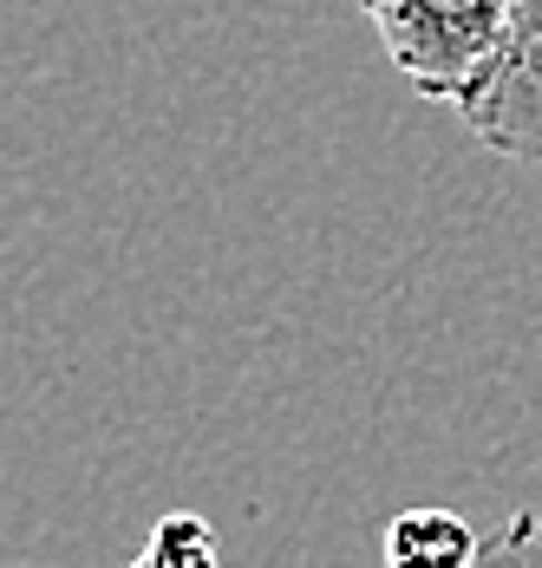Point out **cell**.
I'll return each mask as SVG.
<instances>
[{"mask_svg":"<svg viewBox=\"0 0 542 568\" xmlns=\"http://www.w3.org/2000/svg\"><path fill=\"white\" fill-rule=\"evenodd\" d=\"M510 7L516 0H360L392 72L419 99L451 105V112H464L496 72Z\"/></svg>","mask_w":542,"mask_h":568,"instance_id":"obj_1","label":"cell"},{"mask_svg":"<svg viewBox=\"0 0 542 568\" xmlns=\"http://www.w3.org/2000/svg\"><path fill=\"white\" fill-rule=\"evenodd\" d=\"M458 118L490 158L542 171V0L510 7V33H503L496 72Z\"/></svg>","mask_w":542,"mask_h":568,"instance_id":"obj_2","label":"cell"},{"mask_svg":"<svg viewBox=\"0 0 542 568\" xmlns=\"http://www.w3.org/2000/svg\"><path fill=\"white\" fill-rule=\"evenodd\" d=\"M478 556H484V536L438 504L399 510L385 529V568H478Z\"/></svg>","mask_w":542,"mask_h":568,"instance_id":"obj_3","label":"cell"},{"mask_svg":"<svg viewBox=\"0 0 542 568\" xmlns=\"http://www.w3.org/2000/svg\"><path fill=\"white\" fill-rule=\"evenodd\" d=\"M131 568H222L217 529H210L203 516H190V510H170L158 529H151V542L138 549Z\"/></svg>","mask_w":542,"mask_h":568,"instance_id":"obj_4","label":"cell"},{"mask_svg":"<svg viewBox=\"0 0 542 568\" xmlns=\"http://www.w3.org/2000/svg\"><path fill=\"white\" fill-rule=\"evenodd\" d=\"M478 568H542V523L530 510H516L496 536L484 542Z\"/></svg>","mask_w":542,"mask_h":568,"instance_id":"obj_5","label":"cell"}]
</instances>
